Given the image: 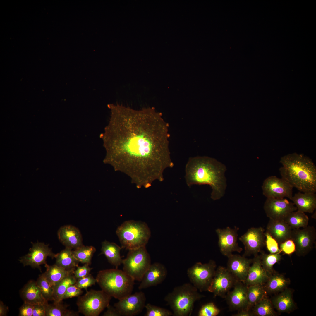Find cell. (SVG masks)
Here are the masks:
<instances>
[{
    "instance_id": "6da1fadb",
    "label": "cell",
    "mask_w": 316,
    "mask_h": 316,
    "mask_svg": "<svg viewBox=\"0 0 316 316\" xmlns=\"http://www.w3.org/2000/svg\"><path fill=\"white\" fill-rule=\"evenodd\" d=\"M111 116L100 135L104 162L127 175L138 188H147L174 163L169 148V124L153 107L135 110L109 104Z\"/></svg>"
},
{
    "instance_id": "7a4b0ae2",
    "label": "cell",
    "mask_w": 316,
    "mask_h": 316,
    "mask_svg": "<svg viewBox=\"0 0 316 316\" xmlns=\"http://www.w3.org/2000/svg\"><path fill=\"white\" fill-rule=\"evenodd\" d=\"M226 166L216 159L207 156L190 157L185 167V179L188 186L208 185L211 188V198L220 199L227 187Z\"/></svg>"
},
{
    "instance_id": "3957f363",
    "label": "cell",
    "mask_w": 316,
    "mask_h": 316,
    "mask_svg": "<svg viewBox=\"0 0 316 316\" xmlns=\"http://www.w3.org/2000/svg\"><path fill=\"white\" fill-rule=\"evenodd\" d=\"M279 169L281 178L302 192H316V167L312 161L296 153L281 157Z\"/></svg>"
},
{
    "instance_id": "277c9868",
    "label": "cell",
    "mask_w": 316,
    "mask_h": 316,
    "mask_svg": "<svg viewBox=\"0 0 316 316\" xmlns=\"http://www.w3.org/2000/svg\"><path fill=\"white\" fill-rule=\"evenodd\" d=\"M96 279L102 290L118 300L131 294L135 284L132 278L118 268L99 271Z\"/></svg>"
},
{
    "instance_id": "5b68a950",
    "label": "cell",
    "mask_w": 316,
    "mask_h": 316,
    "mask_svg": "<svg viewBox=\"0 0 316 316\" xmlns=\"http://www.w3.org/2000/svg\"><path fill=\"white\" fill-rule=\"evenodd\" d=\"M198 291L192 284L186 283L175 287L164 300L172 310L173 315L190 316L195 302L205 296Z\"/></svg>"
},
{
    "instance_id": "8992f818",
    "label": "cell",
    "mask_w": 316,
    "mask_h": 316,
    "mask_svg": "<svg viewBox=\"0 0 316 316\" xmlns=\"http://www.w3.org/2000/svg\"><path fill=\"white\" fill-rule=\"evenodd\" d=\"M116 233L121 247L128 250L145 246L151 236L150 229L145 222L133 220L123 222Z\"/></svg>"
},
{
    "instance_id": "52a82bcc",
    "label": "cell",
    "mask_w": 316,
    "mask_h": 316,
    "mask_svg": "<svg viewBox=\"0 0 316 316\" xmlns=\"http://www.w3.org/2000/svg\"><path fill=\"white\" fill-rule=\"evenodd\" d=\"M122 264L123 271L135 281L140 282L151 264L146 247L129 250L126 257L123 259Z\"/></svg>"
},
{
    "instance_id": "ba28073f",
    "label": "cell",
    "mask_w": 316,
    "mask_h": 316,
    "mask_svg": "<svg viewBox=\"0 0 316 316\" xmlns=\"http://www.w3.org/2000/svg\"><path fill=\"white\" fill-rule=\"evenodd\" d=\"M111 297L102 290L87 291L78 297V312L85 316H98L109 304Z\"/></svg>"
},
{
    "instance_id": "9c48e42d",
    "label": "cell",
    "mask_w": 316,
    "mask_h": 316,
    "mask_svg": "<svg viewBox=\"0 0 316 316\" xmlns=\"http://www.w3.org/2000/svg\"><path fill=\"white\" fill-rule=\"evenodd\" d=\"M215 262L195 263L187 270V274L191 283L200 292L207 291L216 269Z\"/></svg>"
},
{
    "instance_id": "30bf717a",
    "label": "cell",
    "mask_w": 316,
    "mask_h": 316,
    "mask_svg": "<svg viewBox=\"0 0 316 316\" xmlns=\"http://www.w3.org/2000/svg\"><path fill=\"white\" fill-rule=\"evenodd\" d=\"M32 246L29 249V252L19 259L20 262L24 266H30L34 268H38L41 271V265L47 263L46 260L47 257L52 259L55 258L56 254L52 251L49 247V244L37 242L32 243Z\"/></svg>"
},
{
    "instance_id": "8fae6325",
    "label": "cell",
    "mask_w": 316,
    "mask_h": 316,
    "mask_svg": "<svg viewBox=\"0 0 316 316\" xmlns=\"http://www.w3.org/2000/svg\"><path fill=\"white\" fill-rule=\"evenodd\" d=\"M291 239L295 245V252L298 256H304L313 249L316 239V230L308 225L302 229H292Z\"/></svg>"
},
{
    "instance_id": "7c38bea8",
    "label": "cell",
    "mask_w": 316,
    "mask_h": 316,
    "mask_svg": "<svg viewBox=\"0 0 316 316\" xmlns=\"http://www.w3.org/2000/svg\"><path fill=\"white\" fill-rule=\"evenodd\" d=\"M262 188L263 195L267 198H283L291 200L293 187L284 178L271 176L264 181Z\"/></svg>"
},
{
    "instance_id": "4fadbf2b",
    "label": "cell",
    "mask_w": 316,
    "mask_h": 316,
    "mask_svg": "<svg viewBox=\"0 0 316 316\" xmlns=\"http://www.w3.org/2000/svg\"><path fill=\"white\" fill-rule=\"evenodd\" d=\"M237 280L226 267L219 266L217 268L207 291L214 297L225 298Z\"/></svg>"
},
{
    "instance_id": "5bb4252c",
    "label": "cell",
    "mask_w": 316,
    "mask_h": 316,
    "mask_svg": "<svg viewBox=\"0 0 316 316\" xmlns=\"http://www.w3.org/2000/svg\"><path fill=\"white\" fill-rule=\"evenodd\" d=\"M265 229L261 227H252L239 238L244 245L245 252L243 256L246 257L255 256L261 251L265 246Z\"/></svg>"
},
{
    "instance_id": "9a60e30c",
    "label": "cell",
    "mask_w": 316,
    "mask_h": 316,
    "mask_svg": "<svg viewBox=\"0 0 316 316\" xmlns=\"http://www.w3.org/2000/svg\"><path fill=\"white\" fill-rule=\"evenodd\" d=\"M146 301L145 293L140 291L119 300L114 306L121 316H134L142 311L145 308Z\"/></svg>"
},
{
    "instance_id": "2e32d148",
    "label": "cell",
    "mask_w": 316,
    "mask_h": 316,
    "mask_svg": "<svg viewBox=\"0 0 316 316\" xmlns=\"http://www.w3.org/2000/svg\"><path fill=\"white\" fill-rule=\"evenodd\" d=\"M263 208L267 216L274 220H284L289 214L297 210L293 202L285 198H267Z\"/></svg>"
},
{
    "instance_id": "e0dca14e",
    "label": "cell",
    "mask_w": 316,
    "mask_h": 316,
    "mask_svg": "<svg viewBox=\"0 0 316 316\" xmlns=\"http://www.w3.org/2000/svg\"><path fill=\"white\" fill-rule=\"evenodd\" d=\"M238 230L237 228H232L229 227L224 229L219 228L216 230L220 251L227 257L233 252L240 253L243 250L238 242Z\"/></svg>"
},
{
    "instance_id": "ac0fdd59",
    "label": "cell",
    "mask_w": 316,
    "mask_h": 316,
    "mask_svg": "<svg viewBox=\"0 0 316 316\" xmlns=\"http://www.w3.org/2000/svg\"><path fill=\"white\" fill-rule=\"evenodd\" d=\"M233 287L225 298L230 308L238 311L248 310L247 286L242 282L236 280Z\"/></svg>"
},
{
    "instance_id": "d6986e66",
    "label": "cell",
    "mask_w": 316,
    "mask_h": 316,
    "mask_svg": "<svg viewBox=\"0 0 316 316\" xmlns=\"http://www.w3.org/2000/svg\"><path fill=\"white\" fill-rule=\"evenodd\" d=\"M227 257L226 269L236 280L244 283L253 259L233 254Z\"/></svg>"
},
{
    "instance_id": "ffe728a7",
    "label": "cell",
    "mask_w": 316,
    "mask_h": 316,
    "mask_svg": "<svg viewBox=\"0 0 316 316\" xmlns=\"http://www.w3.org/2000/svg\"><path fill=\"white\" fill-rule=\"evenodd\" d=\"M167 271L162 264L155 262L151 264L144 274L138 286L139 290L156 286L166 279Z\"/></svg>"
},
{
    "instance_id": "44dd1931",
    "label": "cell",
    "mask_w": 316,
    "mask_h": 316,
    "mask_svg": "<svg viewBox=\"0 0 316 316\" xmlns=\"http://www.w3.org/2000/svg\"><path fill=\"white\" fill-rule=\"evenodd\" d=\"M58 238L65 246L75 249L83 245L82 236L79 229L71 225L61 227L57 232Z\"/></svg>"
},
{
    "instance_id": "7402d4cb",
    "label": "cell",
    "mask_w": 316,
    "mask_h": 316,
    "mask_svg": "<svg viewBox=\"0 0 316 316\" xmlns=\"http://www.w3.org/2000/svg\"><path fill=\"white\" fill-rule=\"evenodd\" d=\"M250 265L244 284L247 286L254 284L264 285L269 275L263 268L260 255L254 256Z\"/></svg>"
},
{
    "instance_id": "603a6c76",
    "label": "cell",
    "mask_w": 316,
    "mask_h": 316,
    "mask_svg": "<svg viewBox=\"0 0 316 316\" xmlns=\"http://www.w3.org/2000/svg\"><path fill=\"white\" fill-rule=\"evenodd\" d=\"M292 229L284 220L269 219L266 231L275 239L279 244L291 239Z\"/></svg>"
},
{
    "instance_id": "cb8c5ba5",
    "label": "cell",
    "mask_w": 316,
    "mask_h": 316,
    "mask_svg": "<svg viewBox=\"0 0 316 316\" xmlns=\"http://www.w3.org/2000/svg\"><path fill=\"white\" fill-rule=\"evenodd\" d=\"M20 296L24 303L35 305L45 304L48 303L44 297L36 281H29L20 292Z\"/></svg>"
},
{
    "instance_id": "d4e9b609",
    "label": "cell",
    "mask_w": 316,
    "mask_h": 316,
    "mask_svg": "<svg viewBox=\"0 0 316 316\" xmlns=\"http://www.w3.org/2000/svg\"><path fill=\"white\" fill-rule=\"evenodd\" d=\"M291 200L298 211L312 214L316 208V195L312 192L299 191L293 195Z\"/></svg>"
},
{
    "instance_id": "484cf974",
    "label": "cell",
    "mask_w": 316,
    "mask_h": 316,
    "mask_svg": "<svg viewBox=\"0 0 316 316\" xmlns=\"http://www.w3.org/2000/svg\"><path fill=\"white\" fill-rule=\"evenodd\" d=\"M291 290L286 288L274 296L271 301L274 308L281 313H289L295 308Z\"/></svg>"
},
{
    "instance_id": "4316f807",
    "label": "cell",
    "mask_w": 316,
    "mask_h": 316,
    "mask_svg": "<svg viewBox=\"0 0 316 316\" xmlns=\"http://www.w3.org/2000/svg\"><path fill=\"white\" fill-rule=\"evenodd\" d=\"M122 248L114 243L105 240L102 242L100 254L104 255L109 263L118 268L122 264L123 259L120 255Z\"/></svg>"
},
{
    "instance_id": "83f0119b",
    "label": "cell",
    "mask_w": 316,
    "mask_h": 316,
    "mask_svg": "<svg viewBox=\"0 0 316 316\" xmlns=\"http://www.w3.org/2000/svg\"><path fill=\"white\" fill-rule=\"evenodd\" d=\"M290 282L289 279L281 274L274 273L269 276L264 286L267 293L273 294L280 292L287 288Z\"/></svg>"
},
{
    "instance_id": "f1b7e54d",
    "label": "cell",
    "mask_w": 316,
    "mask_h": 316,
    "mask_svg": "<svg viewBox=\"0 0 316 316\" xmlns=\"http://www.w3.org/2000/svg\"><path fill=\"white\" fill-rule=\"evenodd\" d=\"M46 271L44 275L51 286H54L66 277L73 274L74 270H68L56 264L49 265H45Z\"/></svg>"
},
{
    "instance_id": "f546056e",
    "label": "cell",
    "mask_w": 316,
    "mask_h": 316,
    "mask_svg": "<svg viewBox=\"0 0 316 316\" xmlns=\"http://www.w3.org/2000/svg\"><path fill=\"white\" fill-rule=\"evenodd\" d=\"M71 249L65 248L56 254L55 264L68 270H75L80 262L74 257Z\"/></svg>"
},
{
    "instance_id": "4dcf8cb0",
    "label": "cell",
    "mask_w": 316,
    "mask_h": 316,
    "mask_svg": "<svg viewBox=\"0 0 316 316\" xmlns=\"http://www.w3.org/2000/svg\"><path fill=\"white\" fill-rule=\"evenodd\" d=\"M68 305L62 301L45 304L46 316H78L79 312L68 309Z\"/></svg>"
},
{
    "instance_id": "1f68e13d",
    "label": "cell",
    "mask_w": 316,
    "mask_h": 316,
    "mask_svg": "<svg viewBox=\"0 0 316 316\" xmlns=\"http://www.w3.org/2000/svg\"><path fill=\"white\" fill-rule=\"evenodd\" d=\"M248 310L262 299L267 297V293L264 285L254 284L247 286Z\"/></svg>"
},
{
    "instance_id": "d6a6232c",
    "label": "cell",
    "mask_w": 316,
    "mask_h": 316,
    "mask_svg": "<svg viewBox=\"0 0 316 316\" xmlns=\"http://www.w3.org/2000/svg\"><path fill=\"white\" fill-rule=\"evenodd\" d=\"M77 280L73 274H71L53 286V301L54 302L62 301L63 297L68 288L71 285L75 284Z\"/></svg>"
},
{
    "instance_id": "836d02e7",
    "label": "cell",
    "mask_w": 316,
    "mask_h": 316,
    "mask_svg": "<svg viewBox=\"0 0 316 316\" xmlns=\"http://www.w3.org/2000/svg\"><path fill=\"white\" fill-rule=\"evenodd\" d=\"M309 218L305 213L298 210L289 214L284 220L292 229L304 228L308 225Z\"/></svg>"
},
{
    "instance_id": "e575fe53",
    "label": "cell",
    "mask_w": 316,
    "mask_h": 316,
    "mask_svg": "<svg viewBox=\"0 0 316 316\" xmlns=\"http://www.w3.org/2000/svg\"><path fill=\"white\" fill-rule=\"evenodd\" d=\"M252 312L254 316H275L276 315L271 300L267 297L256 304L252 308Z\"/></svg>"
},
{
    "instance_id": "d590c367",
    "label": "cell",
    "mask_w": 316,
    "mask_h": 316,
    "mask_svg": "<svg viewBox=\"0 0 316 316\" xmlns=\"http://www.w3.org/2000/svg\"><path fill=\"white\" fill-rule=\"evenodd\" d=\"M95 248L92 246H82L72 250L75 258L79 262L84 264L90 265Z\"/></svg>"
},
{
    "instance_id": "8d00e7d4",
    "label": "cell",
    "mask_w": 316,
    "mask_h": 316,
    "mask_svg": "<svg viewBox=\"0 0 316 316\" xmlns=\"http://www.w3.org/2000/svg\"><path fill=\"white\" fill-rule=\"evenodd\" d=\"M280 253L279 252L268 254L262 252L260 255L262 266L269 275L275 273L273 268L274 265L279 262L281 259Z\"/></svg>"
},
{
    "instance_id": "74e56055",
    "label": "cell",
    "mask_w": 316,
    "mask_h": 316,
    "mask_svg": "<svg viewBox=\"0 0 316 316\" xmlns=\"http://www.w3.org/2000/svg\"><path fill=\"white\" fill-rule=\"evenodd\" d=\"M36 282L45 300L48 302L53 300V286L51 285L43 273L39 276Z\"/></svg>"
},
{
    "instance_id": "f35d334b",
    "label": "cell",
    "mask_w": 316,
    "mask_h": 316,
    "mask_svg": "<svg viewBox=\"0 0 316 316\" xmlns=\"http://www.w3.org/2000/svg\"><path fill=\"white\" fill-rule=\"evenodd\" d=\"M146 312L145 316H170L173 315V313L167 309L160 307L150 303L145 305Z\"/></svg>"
},
{
    "instance_id": "ab89813d",
    "label": "cell",
    "mask_w": 316,
    "mask_h": 316,
    "mask_svg": "<svg viewBox=\"0 0 316 316\" xmlns=\"http://www.w3.org/2000/svg\"><path fill=\"white\" fill-rule=\"evenodd\" d=\"M220 312V310L212 302L203 305L200 310L198 316H216Z\"/></svg>"
},
{
    "instance_id": "60d3db41",
    "label": "cell",
    "mask_w": 316,
    "mask_h": 316,
    "mask_svg": "<svg viewBox=\"0 0 316 316\" xmlns=\"http://www.w3.org/2000/svg\"><path fill=\"white\" fill-rule=\"evenodd\" d=\"M265 245L270 253H281L279 247V244L276 240L266 231H265Z\"/></svg>"
},
{
    "instance_id": "b9f144b4",
    "label": "cell",
    "mask_w": 316,
    "mask_h": 316,
    "mask_svg": "<svg viewBox=\"0 0 316 316\" xmlns=\"http://www.w3.org/2000/svg\"><path fill=\"white\" fill-rule=\"evenodd\" d=\"M97 283L96 278L90 274L83 278L77 279L75 285L79 288L87 291L88 288L94 285Z\"/></svg>"
},
{
    "instance_id": "7bdbcfd3",
    "label": "cell",
    "mask_w": 316,
    "mask_h": 316,
    "mask_svg": "<svg viewBox=\"0 0 316 316\" xmlns=\"http://www.w3.org/2000/svg\"><path fill=\"white\" fill-rule=\"evenodd\" d=\"M279 248L280 251L284 254L290 255L295 251V245L291 239H288L280 244Z\"/></svg>"
},
{
    "instance_id": "ee69618b",
    "label": "cell",
    "mask_w": 316,
    "mask_h": 316,
    "mask_svg": "<svg viewBox=\"0 0 316 316\" xmlns=\"http://www.w3.org/2000/svg\"><path fill=\"white\" fill-rule=\"evenodd\" d=\"M88 264H84L82 266H78L74 271L73 275L77 279L85 277L90 274L92 268L90 267Z\"/></svg>"
},
{
    "instance_id": "f6af8a7d",
    "label": "cell",
    "mask_w": 316,
    "mask_h": 316,
    "mask_svg": "<svg viewBox=\"0 0 316 316\" xmlns=\"http://www.w3.org/2000/svg\"><path fill=\"white\" fill-rule=\"evenodd\" d=\"M83 291L75 284L70 286L67 288L63 298V300L81 296Z\"/></svg>"
},
{
    "instance_id": "bcb514c9",
    "label": "cell",
    "mask_w": 316,
    "mask_h": 316,
    "mask_svg": "<svg viewBox=\"0 0 316 316\" xmlns=\"http://www.w3.org/2000/svg\"><path fill=\"white\" fill-rule=\"evenodd\" d=\"M34 305L24 303L20 308L19 316H32Z\"/></svg>"
},
{
    "instance_id": "7dc6e473",
    "label": "cell",
    "mask_w": 316,
    "mask_h": 316,
    "mask_svg": "<svg viewBox=\"0 0 316 316\" xmlns=\"http://www.w3.org/2000/svg\"><path fill=\"white\" fill-rule=\"evenodd\" d=\"M45 304L34 305L32 316H46Z\"/></svg>"
},
{
    "instance_id": "c3c4849f",
    "label": "cell",
    "mask_w": 316,
    "mask_h": 316,
    "mask_svg": "<svg viewBox=\"0 0 316 316\" xmlns=\"http://www.w3.org/2000/svg\"><path fill=\"white\" fill-rule=\"evenodd\" d=\"M107 310L103 314V316H121L120 314L114 306L109 304L107 307Z\"/></svg>"
},
{
    "instance_id": "681fc988",
    "label": "cell",
    "mask_w": 316,
    "mask_h": 316,
    "mask_svg": "<svg viewBox=\"0 0 316 316\" xmlns=\"http://www.w3.org/2000/svg\"><path fill=\"white\" fill-rule=\"evenodd\" d=\"M237 313L232 315L233 316H254L250 310L244 309L238 311Z\"/></svg>"
},
{
    "instance_id": "f907efd6",
    "label": "cell",
    "mask_w": 316,
    "mask_h": 316,
    "mask_svg": "<svg viewBox=\"0 0 316 316\" xmlns=\"http://www.w3.org/2000/svg\"><path fill=\"white\" fill-rule=\"evenodd\" d=\"M8 310V308L5 305L2 301L0 302V316H6Z\"/></svg>"
}]
</instances>
